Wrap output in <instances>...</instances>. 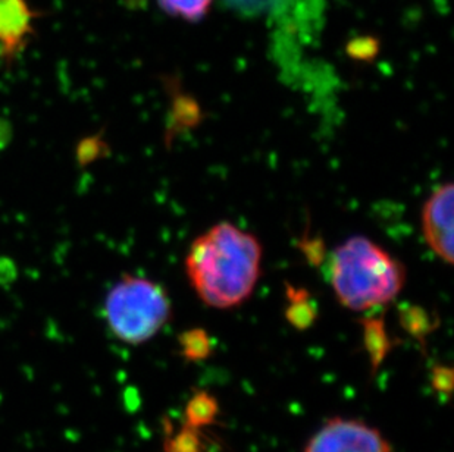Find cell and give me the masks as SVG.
<instances>
[{"instance_id": "cell-9", "label": "cell", "mask_w": 454, "mask_h": 452, "mask_svg": "<svg viewBox=\"0 0 454 452\" xmlns=\"http://www.w3.org/2000/svg\"><path fill=\"white\" fill-rule=\"evenodd\" d=\"M181 347H183V355L187 359H205L210 351L209 337L202 329H193L181 337Z\"/></svg>"}, {"instance_id": "cell-14", "label": "cell", "mask_w": 454, "mask_h": 452, "mask_svg": "<svg viewBox=\"0 0 454 452\" xmlns=\"http://www.w3.org/2000/svg\"><path fill=\"white\" fill-rule=\"evenodd\" d=\"M433 385L438 393L449 395L451 393V386H453V371H451V369H449V367H435L433 371Z\"/></svg>"}, {"instance_id": "cell-11", "label": "cell", "mask_w": 454, "mask_h": 452, "mask_svg": "<svg viewBox=\"0 0 454 452\" xmlns=\"http://www.w3.org/2000/svg\"><path fill=\"white\" fill-rule=\"evenodd\" d=\"M227 4L246 15H261L281 8L286 0H227Z\"/></svg>"}, {"instance_id": "cell-13", "label": "cell", "mask_w": 454, "mask_h": 452, "mask_svg": "<svg viewBox=\"0 0 454 452\" xmlns=\"http://www.w3.org/2000/svg\"><path fill=\"white\" fill-rule=\"evenodd\" d=\"M102 147L103 141L100 140L99 136H91V138L82 141V144L78 147V160L82 165L93 162L102 153Z\"/></svg>"}, {"instance_id": "cell-1", "label": "cell", "mask_w": 454, "mask_h": 452, "mask_svg": "<svg viewBox=\"0 0 454 452\" xmlns=\"http://www.w3.org/2000/svg\"><path fill=\"white\" fill-rule=\"evenodd\" d=\"M261 261L262 247L254 235L232 223H218L194 239L185 272L203 303L231 308L252 295Z\"/></svg>"}, {"instance_id": "cell-5", "label": "cell", "mask_w": 454, "mask_h": 452, "mask_svg": "<svg viewBox=\"0 0 454 452\" xmlns=\"http://www.w3.org/2000/svg\"><path fill=\"white\" fill-rule=\"evenodd\" d=\"M453 183L440 185L422 209L425 241L449 265L453 263Z\"/></svg>"}, {"instance_id": "cell-10", "label": "cell", "mask_w": 454, "mask_h": 452, "mask_svg": "<svg viewBox=\"0 0 454 452\" xmlns=\"http://www.w3.org/2000/svg\"><path fill=\"white\" fill-rule=\"evenodd\" d=\"M167 452H202L199 429L184 426L165 444Z\"/></svg>"}, {"instance_id": "cell-3", "label": "cell", "mask_w": 454, "mask_h": 452, "mask_svg": "<svg viewBox=\"0 0 454 452\" xmlns=\"http://www.w3.org/2000/svg\"><path fill=\"white\" fill-rule=\"evenodd\" d=\"M103 315L116 339L140 346L151 341L168 323L171 301L167 291L156 282L124 275L107 292Z\"/></svg>"}, {"instance_id": "cell-8", "label": "cell", "mask_w": 454, "mask_h": 452, "mask_svg": "<svg viewBox=\"0 0 454 452\" xmlns=\"http://www.w3.org/2000/svg\"><path fill=\"white\" fill-rule=\"evenodd\" d=\"M214 0H159L165 12L187 21H198L205 17Z\"/></svg>"}, {"instance_id": "cell-7", "label": "cell", "mask_w": 454, "mask_h": 452, "mask_svg": "<svg viewBox=\"0 0 454 452\" xmlns=\"http://www.w3.org/2000/svg\"><path fill=\"white\" fill-rule=\"evenodd\" d=\"M218 401L209 393L200 391L185 407V425L194 429L207 426L218 414Z\"/></svg>"}, {"instance_id": "cell-4", "label": "cell", "mask_w": 454, "mask_h": 452, "mask_svg": "<svg viewBox=\"0 0 454 452\" xmlns=\"http://www.w3.org/2000/svg\"><path fill=\"white\" fill-rule=\"evenodd\" d=\"M390 442L377 427L359 418L334 417L317 429L303 452H391Z\"/></svg>"}, {"instance_id": "cell-6", "label": "cell", "mask_w": 454, "mask_h": 452, "mask_svg": "<svg viewBox=\"0 0 454 452\" xmlns=\"http://www.w3.org/2000/svg\"><path fill=\"white\" fill-rule=\"evenodd\" d=\"M39 12L28 0H0V58L6 66L17 60L31 35Z\"/></svg>"}, {"instance_id": "cell-2", "label": "cell", "mask_w": 454, "mask_h": 452, "mask_svg": "<svg viewBox=\"0 0 454 452\" xmlns=\"http://www.w3.org/2000/svg\"><path fill=\"white\" fill-rule=\"evenodd\" d=\"M330 272L337 299L353 312L390 303L406 281L403 265L364 237H353L335 250Z\"/></svg>"}, {"instance_id": "cell-15", "label": "cell", "mask_w": 454, "mask_h": 452, "mask_svg": "<svg viewBox=\"0 0 454 452\" xmlns=\"http://www.w3.org/2000/svg\"><path fill=\"white\" fill-rule=\"evenodd\" d=\"M9 136H11V129H9L8 122L0 120V149H2L4 145L8 144Z\"/></svg>"}, {"instance_id": "cell-12", "label": "cell", "mask_w": 454, "mask_h": 452, "mask_svg": "<svg viewBox=\"0 0 454 452\" xmlns=\"http://www.w3.org/2000/svg\"><path fill=\"white\" fill-rule=\"evenodd\" d=\"M312 306L306 303V300H301V297L297 301L292 299V304L288 308V320H292V323L296 324L299 328H306L308 324L312 323Z\"/></svg>"}]
</instances>
